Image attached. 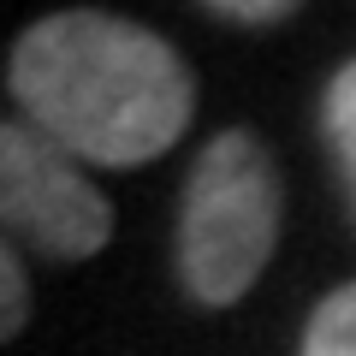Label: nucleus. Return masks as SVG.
Listing matches in <instances>:
<instances>
[{"instance_id": "f257e3e1", "label": "nucleus", "mask_w": 356, "mask_h": 356, "mask_svg": "<svg viewBox=\"0 0 356 356\" xmlns=\"http://www.w3.org/2000/svg\"><path fill=\"white\" fill-rule=\"evenodd\" d=\"M6 95L89 166H149L196 119V72L178 48L102 6L36 18L6 54Z\"/></svg>"}, {"instance_id": "f03ea898", "label": "nucleus", "mask_w": 356, "mask_h": 356, "mask_svg": "<svg viewBox=\"0 0 356 356\" xmlns=\"http://www.w3.org/2000/svg\"><path fill=\"white\" fill-rule=\"evenodd\" d=\"M285 220V178L255 131L202 143L178 202V280L202 309H226L261 280Z\"/></svg>"}, {"instance_id": "7ed1b4c3", "label": "nucleus", "mask_w": 356, "mask_h": 356, "mask_svg": "<svg viewBox=\"0 0 356 356\" xmlns=\"http://www.w3.org/2000/svg\"><path fill=\"white\" fill-rule=\"evenodd\" d=\"M0 214L13 238L54 261H89L113 238V208L83 166L18 119L0 131Z\"/></svg>"}, {"instance_id": "20e7f679", "label": "nucleus", "mask_w": 356, "mask_h": 356, "mask_svg": "<svg viewBox=\"0 0 356 356\" xmlns=\"http://www.w3.org/2000/svg\"><path fill=\"white\" fill-rule=\"evenodd\" d=\"M321 131H327V149L339 161V178L350 191V214H356V60H344L332 72L327 95H321Z\"/></svg>"}, {"instance_id": "39448f33", "label": "nucleus", "mask_w": 356, "mask_h": 356, "mask_svg": "<svg viewBox=\"0 0 356 356\" xmlns=\"http://www.w3.org/2000/svg\"><path fill=\"white\" fill-rule=\"evenodd\" d=\"M297 356H356V280L339 285V291H327L315 303Z\"/></svg>"}, {"instance_id": "423d86ee", "label": "nucleus", "mask_w": 356, "mask_h": 356, "mask_svg": "<svg viewBox=\"0 0 356 356\" xmlns=\"http://www.w3.org/2000/svg\"><path fill=\"white\" fill-rule=\"evenodd\" d=\"M30 321V280H24V255L18 243L0 250V339H18Z\"/></svg>"}, {"instance_id": "0eeeda50", "label": "nucleus", "mask_w": 356, "mask_h": 356, "mask_svg": "<svg viewBox=\"0 0 356 356\" xmlns=\"http://www.w3.org/2000/svg\"><path fill=\"white\" fill-rule=\"evenodd\" d=\"M202 6H214V13L232 18V24L261 30V24H285V18H291L303 0H202Z\"/></svg>"}]
</instances>
